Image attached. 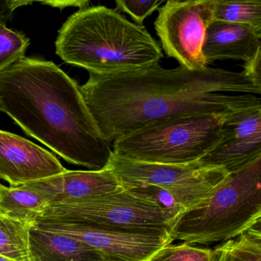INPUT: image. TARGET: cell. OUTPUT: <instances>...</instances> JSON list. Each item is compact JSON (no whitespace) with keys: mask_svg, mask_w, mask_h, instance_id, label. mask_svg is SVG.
Instances as JSON below:
<instances>
[{"mask_svg":"<svg viewBox=\"0 0 261 261\" xmlns=\"http://www.w3.org/2000/svg\"><path fill=\"white\" fill-rule=\"evenodd\" d=\"M81 92L109 143L145 128L192 115L230 116L261 106V88L241 72L191 71L159 64L115 74H93Z\"/></svg>","mask_w":261,"mask_h":261,"instance_id":"1","label":"cell"},{"mask_svg":"<svg viewBox=\"0 0 261 261\" xmlns=\"http://www.w3.org/2000/svg\"><path fill=\"white\" fill-rule=\"evenodd\" d=\"M0 111L71 164L100 170L113 149L75 81L53 62L23 57L0 71Z\"/></svg>","mask_w":261,"mask_h":261,"instance_id":"2","label":"cell"},{"mask_svg":"<svg viewBox=\"0 0 261 261\" xmlns=\"http://www.w3.org/2000/svg\"><path fill=\"white\" fill-rule=\"evenodd\" d=\"M56 48L65 63L102 75L141 69L163 58L144 27L103 6L86 7L69 16L59 30Z\"/></svg>","mask_w":261,"mask_h":261,"instance_id":"3","label":"cell"},{"mask_svg":"<svg viewBox=\"0 0 261 261\" xmlns=\"http://www.w3.org/2000/svg\"><path fill=\"white\" fill-rule=\"evenodd\" d=\"M261 224V156L229 174L198 204L177 214L169 230L174 241L210 245Z\"/></svg>","mask_w":261,"mask_h":261,"instance_id":"4","label":"cell"},{"mask_svg":"<svg viewBox=\"0 0 261 261\" xmlns=\"http://www.w3.org/2000/svg\"><path fill=\"white\" fill-rule=\"evenodd\" d=\"M179 211L137 189L48 204L36 223L88 226L136 233H169Z\"/></svg>","mask_w":261,"mask_h":261,"instance_id":"5","label":"cell"},{"mask_svg":"<svg viewBox=\"0 0 261 261\" xmlns=\"http://www.w3.org/2000/svg\"><path fill=\"white\" fill-rule=\"evenodd\" d=\"M228 117L192 115L167 120L115 140L113 152L147 163H194L222 143V124Z\"/></svg>","mask_w":261,"mask_h":261,"instance_id":"6","label":"cell"},{"mask_svg":"<svg viewBox=\"0 0 261 261\" xmlns=\"http://www.w3.org/2000/svg\"><path fill=\"white\" fill-rule=\"evenodd\" d=\"M107 167L126 189H154L169 198V206L181 212L202 201L229 175L221 167L199 161L165 164L137 161L113 152Z\"/></svg>","mask_w":261,"mask_h":261,"instance_id":"7","label":"cell"},{"mask_svg":"<svg viewBox=\"0 0 261 261\" xmlns=\"http://www.w3.org/2000/svg\"><path fill=\"white\" fill-rule=\"evenodd\" d=\"M158 10L154 27L166 56L191 71L206 69L203 45L214 22L212 0H168Z\"/></svg>","mask_w":261,"mask_h":261,"instance_id":"8","label":"cell"},{"mask_svg":"<svg viewBox=\"0 0 261 261\" xmlns=\"http://www.w3.org/2000/svg\"><path fill=\"white\" fill-rule=\"evenodd\" d=\"M35 224L82 241L113 261H151L173 242L168 232L136 233L75 224Z\"/></svg>","mask_w":261,"mask_h":261,"instance_id":"9","label":"cell"},{"mask_svg":"<svg viewBox=\"0 0 261 261\" xmlns=\"http://www.w3.org/2000/svg\"><path fill=\"white\" fill-rule=\"evenodd\" d=\"M51 152L23 137L0 130V178L19 186L65 172Z\"/></svg>","mask_w":261,"mask_h":261,"instance_id":"10","label":"cell"},{"mask_svg":"<svg viewBox=\"0 0 261 261\" xmlns=\"http://www.w3.org/2000/svg\"><path fill=\"white\" fill-rule=\"evenodd\" d=\"M40 195L48 204L77 201L124 189L108 167L100 170H68L22 185Z\"/></svg>","mask_w":261,"mask_h":261,"instance_id":"11","label":"cell"},{"mask_svg":"<svg viewBox=\"0 0 261 261\" xmlns=\"http://www.w3.org/2000/svg\"><path fill=\"white\" fill-rule=\"evenodd\" d=\"M260 50V31L247 25L218 21L207 27L203 45L207 65L226 59L246 62Z\"/></svg>","mask_w":261,"mask_h":261,"instance_id":"12","label":"cell"},{"mask_svg":"<svg viewBox=\"0 0 261 261\" xmlns=\"http://www.w3.org/2000/svg\"><path fill=\"white\" fill-rule=\"evenodd\" d=\"M33 261H113L91 246L34 224L30 232Z\"/></svg>","mask_w":261,"mask_h":261,"instance_id":"13","label":"cell"},{"mask_svg":"<svg viewBox=\"0 0 261 261\" xmlns=\"http://www.w3.org/2000/svg\"><path fill=\"white\" fill-rule=\"evenodd\" d=\"M261 156V134L247 139L224 142L198 160L209 167H221L233 173Z\"/></svg>","mask_w":261,"mask_h":261,"instance_id":"14","label":"cell"},{"mask_svg":"<svg viewBox=\"0 0 261 261\" xmlns=\"http://www.w3.org/2000/svg\"><path fill=\"white\" fill-rule=\"evenodd\" d=\"M48 203L39 194L22 186L0 189V214L19 221L36 224Z\"/></svg>","mask_w":261,"mask_h":261,"instance_id":"15","label":"cell"},{"mask_svg":"<svg viewBox=\"0 0 261 261\" xmlns=\"http://www.w3.org/2000/svg\"><path fill=\"white\" fill-rule=\"evenodd\" d=\"M34 224L0 214V256L11 261H33L30 232Z\"/></svg>","mask_w":261,"mask_h":261,"instance_id":"16","label":"cell"},{"mask_svg":"<svg viewBox=\"0 0 261 261\" xmlns=\"http://www.w3.org/2000/svg\"><path fill=\"white\" fill-rule=\"evenodd\" d=\"M214 21L239 24L261 32V1L212 0Z\"/></svg>","mask_w":261,"mask_h":261,"instance_id":"17","label":"cell"},{"mask_svg":"<svg viewBox=\"0 0 261 261\" xmlns=\"http://www.w3.org/2000/svg\"><path fill=\"white\" fill-rule=\"evenodd\" d=\"M260 225L217 245L218 261H261Z\"/></svg>","mask_w":261,"mask_h":261,"instance_id":"18","label":"cell"},{"mask_svg":"<svg viewBox=\"0 0 261 261\" xmlns=\"http://www.w3.org/2000/svg\"><path fill=\"white\" fill-rule=\"evenodd\" d=\"M222 143L261 134V106L235 113L222 124Z\"/></svg>","mask_w":261,"mask_h":261,"instance_id":"19","label":"cell"},{"mask_svg":"<svg viewBox=\"0 0 261 261\" xmlns=\"http://www.w3.org/2000/svg\"><path fill=\"white\" fill-rule=\"evenodd\" d=\"M30 45L25 35L0 24V71L25 57Z\"/></svg>","mask_w":261,"mask_h":261,"instance_id":"20","label":"cell"},{"mask_svg":"<svg viewBox=\"0 0 261 261\" xmlns=\"http://www.w3.org/2000/svg\"><path fill=\"white\" fill-rule=\"evenodd\" d=\"M151 261H218L215 249L183 242L166 246Z\"/></svg>","mask_w":261,"mask_h":261,"instance_id":"21","label":"cell"},{"mask_svg":"<svg viewBox=\"0 0 261 261\" xmlns=\"http://www.w3.org/2000/svg\"><path fill=\"white\" fill-rule=\"evenodd\" d=\"M164 3V0H116V11L127 13L137 25L143 27V22L148 16Z\"/></svg>","mask_w":261,"mask_h":261,"instance_id":"22","label":"cell"},{"mask_svg":"<svg viewBox=\"0 0 261 261\" xmlns=\"http://www.w3.org/2000/svg\"><path fill=\"white\" fill-rule=\"evenodd\" d=\"M34 1L23 0H0V24L7 25L12 21L14 16V12L19 7L31 5Z\"/></svg>","mask_w":261,"mask_h":261,"instance_id":"23","label":"cell"},{"mask_svg":"<svg viewBox=\"0 0 261 261\" xmlns=\"http://www.w3.org/2000/svg\"><path fill=\"white\" fill-rule=\"evenodd\" d=\"M243 72L253 85L261 88V50L250 60L244 62Z\"/></svg>","mask_w":261,"mask_h":261,"instance_id":"24","label":"cell"},{"mask_svg":"<svg viewBox=\"0 0 261 261\" xmlns=\"http://www.w3.org/2000/svg\"><path fill=\"white\" fill-rule=\"evenodd\" d=\"M39 4L50 6L54 8H59L60 10L67 8V7H79V9L85 8L88 7L89 1H39Z\"/></svg>","mask_w":261,"mask_h":261,"instance_id":"25","label":"cell"},{"mask_svg":"<svg viewBox=\"0 0 261 261\" xmlns=\"http://www.w3.org/2000/svg\"><path fill=\"white\" fill-rule=\"evenodd\" d=\"M0 261H11L10 259H6V258L2 257V256H0Z\"/></svg>","mask_w":261,"mask_h":261,"instance_id":"26","label":"cell"},{"mask_svg":"<svg viewBox=\"0 0 261 261\" xmlns=\"http://www.w3.org/2000/svg\"><path fill=\"white\" fill-rule=\"evenodd\" d=\"M3 186H4V185L1 184V183H0V189H1V188H2Z\"/></svg>","mask_w":261,"mask_h":261,"instance_id":"27","label":"cell"}]
</instances>
